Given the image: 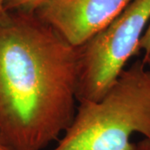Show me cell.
<instances>
[{
  "label": "cell",
  "mask_w": 150,
  "mask_h": 150,
  "mask_svg": "<svg viewBox=\"0 0 150 150\" xmlns=\"http://www.w3.org/2000/svg\"><path fill=\"white\" fill-rule=\"evenodd\" d=\"M0 150H5V149H4V148H3V147L0 145Z\"/></svg>",
  "instance_id": "obj_10"
},
{
  "label": "cell",
  "mask_w": 150,
  "mask_h": 150,
  "mask_svg": "<svg viewBox=\"0 0 150 150\" xmlns=\"http://www.w3.org/2000/svg\"><path fill=\"white\" fill-rule=\"evenodd\" d=\"M5 13H6V11L4 10V8L3 0H0V17L4 16Z\"/></svg>",
  "instance_id": "obj_8"
},
{
  "label": "cell",
  "mask_w": 150,
  "mask_h": 150,
  "mask_svg": "<svg viewBox=\"0 0 150 150\" xmlns=\"http://www.w3.org/2000/svg\"><path fill=\"white\" fill-rule=\"evenodd\" d=\"M49 0H3L6 12L22 10L35 13Z\"/></svg>",
  "instance_id": "obj_5"
},
{
  "label": "cell",
  "mask_w": 150,
  "mask_h": 150,
  "mask_svg": "<svg viewBox=\"0 0 150 150\" xmlns=\"http://www.w3.org/2000/svg\"><path fill=\"white\" fill-rule=\"evenodd\" d=\"M143 61L145 63V64L148 65L149 67V69H150V55L149 56H148L147 58H144V59H143Z\"/></svg>",
  "instance_id": "obj_9"
},
{
  "label": "cell",
  "mask_w": 150,
  "mask_h": 150,
  "mask_svg": "<svg viewBox=\"0 0 150 150\" xmlns=\"http://www.w3.org/2000/svg\"><path fill=\"white\" fill-rule=\"evenodd\" d=\"M150 21V0H132L113 21L79 48L77 100H99L133 56Z\"/></svg>",
  "instance_id": "obj_3"
},
{
  "label": "cell",
  "mask_w": 150,
  "mask_h": 150,
  "mask_svg": "<svg viewBox=\"0 0 150 150\" xmlns=\"http://www.w3.org/2000/svg\"><path fill=\"white\" fill-rule=\"evenodd\" d=\"M140 150H150V140L144 139L139 143Z\"/></svg>",
  "instance_id": "obj_7"
},
{
  "label": "cell",
  "mask_w": 150,
  "mask_h": 150,
  "mask_svg": "<svg viewBox=\"0 0 150 150\" xmlns=\"http://www.w3.org/2000/svg\"><path fill=\"white\" fill-rule=\"evenodd\" d=\"M139 48V51L144 52V59L150 55V21L148 27L145 29L144 33H143L142 37L140 38Z\"/></svg>",
  "instance_id": "obj_6"
},
{
  "label": "cell",
  "mask_w": 150,
  "mask_h": 150,
  "mask_svg": "<svg viewBox=\"0 0 150 150\" xmlns=\"http://www.w3.org/2000/svg\"><path fill=\"white\" fill-rule=\"evenodd\" d=\"M132 0H49L35 13L66 42L80 48L108 27Z\"/></svg>",
  "instance_id": "obj_4"
},
{
  "label": "cell",
  "mask_w": 150,
  "mask_h": 150,
  "mask_svg": "<svg viewBox=\"0 0 150 150\" xmlns=\"http://www.w3.org/2000/svg\"><path fill=\"white\" fill-rule=\"evenodd\" d=\"M78 103L72 123L52 150H140L131 136L150 140V69L143 59L124 69L99 100Z\"/></svg>",
  "instance_id": "obj_2"
},
{
  "label": "cell",
  "mask_w": 150,
  "mask_h": 150,
  "mask_svg": "<svg viewBox=\"0 0 150 150\" xmlns=\"http://www.w3.org/2000/svg\"><path fill=\"white\" fill-rule=\"evenodd\" d=\"M80 49L33 12L0 17V145L43 150L76 112Z\"/></svg>",
  "instance_id": "obj_1"
}]
</instances>
